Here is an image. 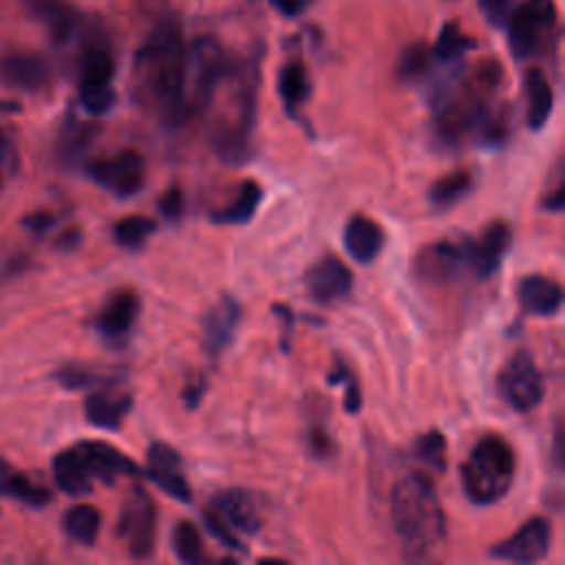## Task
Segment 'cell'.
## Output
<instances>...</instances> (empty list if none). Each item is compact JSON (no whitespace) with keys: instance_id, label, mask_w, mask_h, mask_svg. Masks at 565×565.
Segmentation results:
<instances>
[{"instance_id":"7bdbcfd3","label":"cell","mask_w":565,"mask_h":565,"mask_svg":"<svg viewBox=\"0 0 565 565\" xmlns=\"http://www.w3.org/2000/svg\"><path fill=\"white\" fill-rule=\"evenodd\" d=\"M479 7L492 26H505L514 2L512 0H479Z\"/></svg>"},{"instance_id":"7dc6e473","label":"cell","mask_w":565,"mask_h":565,"mask_svg":"<svg viewBox=\"0 0 565 565\" xmlns=\"http://www.w3.org/2000/svg\"><path fill=\"white\" fill-rule=\"evenodd\" d=\"M309 444H311V448H313V452H316L318 457H324V455H329V452L333 450V444H331L329 435H324L322 428H313V430H311Z\"/></svg>"},{"instance_id":"e0dca14e","label":"cell","mask_w":565,"mask_h":565,"mask_svg":"<svg viewBox=\"0 0 565 565\" xmlns=\"http://www.w3.org/2000/svg\"><path fill=\"white\" fill-rule=\"evenodd\" d=\"M234 534L254 536L260 530V512L256 499L247 490H223L212 499L210 508Z\"/></svg>"},{"instance_id":"8d00e7d4","label":"cell","mask_w":565,"mask_h":565,"mask_svg":"<svg viewBox=\"0 0 565 565\" xmlns=\"http://www.w3.org/2000/svg\"><path fill=\"white\" fill-rule=\"evenodd\" d=\"M430 57H433V51H428L422 44H415V46L406 49L399 64H397V75L402 79H408V82L422 77L430 66Z\"/></svg>"},{"instance_id":"8fae6325","label":"cell","mask_w":565,"mask_h":565,"mask_svg":"<svg viewBox=\"0 0 565 565\" xmlns=\"http://www.w3.org/2000/svg\"><path fill=\"white\" fill-rule=\"evenodd\" d=\"M550 539V521L543 516H532L514 534L494 543L490 547V556L508 563H536L547 554Z\"/></svg>"},{"instance_id":"f5cc1de1","label":"cell","mask_w":565,"mask_h":565,"mask_svg":"<svg viewBox=\"0 0 565 565\" xmlns=\"http://www.w3.org/2000/svg\"><path fill=\"white\" fill-rule=\"evenodd\" d=\"M563 435H561V426H556V433H554V463L556 468H561L563 463Z\"/></svg>"},{"instance_id":"60d3db41","label":"cell","mask_w":565,"mask_h":565,"mask_svg":"<svg viewBox=\"0 0 565 565\" xmlns=\"http://www.w3.org/2000/svg\"><path fill=\"white\" fill-rule=\"evenodd\" d=\"M203 521H205L207 530H210L225 547H230V550H234V552H243V550H245L243 543H241V539H238L210 508L203 512Z\"/></svg>"},{"instance_id":"5bb4252c","label":"cell","mask_w":565,"mask_h":565,"mask_svg":"<svg viewBox=\"0 0 565 565\" xmlns=\"http://www.w3.org/2000/svg\"><path fill=\"white\" fill-rule=\"evenodd\" d=\"M146 477L152 479L172 499H179L183 503H188L192 499L190 483H188V479L183 475L181 455L172 446H168L163 441H154L148 448Z\"/></svg>"},{"instance_id":"6da1fadb","label":"cell","mask_w":565,"mask_h":565,"mask_svg":"<svg viewBox=\"0 0 565 565\" xmlns=\"http://www.w3.org/2000/svg\"><path fill=\"white\" fill-rule=\"evenodd\" d=\"M135 95L163 126H181L188 104V46L174 22H159L135 55Z\"/></svg>"},{"instance_id":"4316f807","label":"cell","mask_w":565,"mask_h":565,"mask_svg":"<svg viewBox=\"0 0 565 565\" xmlns=\"http://www.w3.org/2000/svg\"><path fill=\"white\" fill-rule=\"evenodd\" d=\"M525 97H527L525 121L532 130H541L547 124L554 106L552 86L541 68H530L525 73Z\"/></svg>"},{"instance_id":"8992f818","label":"cell","mask_w":565,"mask_h":565,"mask_svg":"<svg viewBox=\"0 0 565 565\" xmlns=\"http://www.w3.org/2000/svg\"><path fill=\"white\" fill-rule=\"evenodd\" d=\"M230 60L212 38H199L188 49V104L196 115L212 102L218 84L230 75Z\"/></svg>"},{"instance_id":"83f0119b","label":"cell","mask_w":565,"mask_h":565,"mask_svg":"<svg viewBox=\"0 0 565 565\" xmlns=\"http://www.w3.org/2000/svg\"><path fill=\"white\" fill-rule=\"evenodd\" d=\"M62 525H64V532L77 543L93 545L102 527V512L95 505L77 503L66 510Z\"/></svg>"},{"instance_id":"ac0fdd59","label":"cell","mask_w":565,"mask_h":565,"mask_svg":"<svg viewBox=\"0 0 565 565\" xmlns=\"http://www.w3.org/2000/svg\"><path fill=\"white\" fill-rule=\"evenodd\" d=\"M241 322V305L230 294L221 296L203 318V347L212 358H218L232 342Z\"/></svg>"},{"instance_id":"b9f144b4","label":"cell","mask_w":565,"mask_h":565,"mask_svg":"<svg viewBox=\"0 0 565 565\" xmlns=\"http://www.w3.org/2000/svg\"><path fill=\"white\" fill-rule=\"evenodd\" d=\"M157 207H159V212L166 221L177 223L183 216V192H181V188L172 185L170 190H166L163 196L159 199Z\"/></svg>"},{"instance_id":"44dd1931","label":"cell","mask_w":565,"mask_h":565,"mask_svg":"<svg viewBox=\"0 0 565 565\" xmlns=\"http://www.w3.org/2000/svg\"><path fill=\"white\" fill-rule=\"evenodd\" d=\"M516 298L525 313L552 318L561 311L563 289L554 278L532 274V276L521 278V282L516 287Z\"/></svg>"},{"instance_id":"ab89813d","label":"cell","mask_w":565,"mask_h":565,"mask_svg":"<svg viewBox=\"0 0 565 565\" xmlns=\"http://www.w3.org/2000/svg\"><path fill=\"white\" fill-rule=\"evenodd\" d=\"M55 377L60 380L62 386L71 388V391H77V388H88V386H95L99 382H104V377L86 366H64L55 373Z\"/></svg>"},{"instance_id":"f35d334b","label":"cell","mask_w":565,"mask_h":565,"mask_svg":"<svg viewBox=\"0 0 565 565\" xmlns=\"http://www.w3.org/2000/svg\"><path fill=\"white\" fill-rule=\"evenodd\" d=\"M329 384H344V411L347 413H358L360 411V404H362V393H360V386L353 377V373L349 371L347 364H342L338 360V369H333V373H329L327 377Z\"/></svg>"},{"instance_id":"836d02e7","label":"cell","mask_w":565,"mask_h":565,"mask_svg":"<svg viewBox=\"0 0 565 565\" xmlns=\"http://www.w3.org/2000/svg\"><path fill=\"white\" fill-rule=\"evenodd\" d=\"M475 46V40L463 35L461 29L452 22H448L439 38H437V44L433 49V57L441 60V62H452V60H459L466 51H470Z\"/></svg>"},{"instance_id":"f546056e","label":"cell","mask_w":565,"mask_h":565,"mask_svg":"<svg viewBox=\"0 0 565 565\" xmlns=\"http://www.w3.org/2000/svg\"><path fill=\"white\" fill-rule=\"evenodd\" d=\"M115 75V60L106 46L93 44L84 51L79 62V86L110 84Z\"/></svg>"},{"instance_id":"ba28073f","label":"cell","mask_w":565,"mask_h":565,"mask_svg":"<svg viewBox=\"0 0 565 565\" xmlns=\"http://www.w3.org/2000/svg\"><path fill=\"white\" fill-rule=\"evenodd\" d=\"M497 391L501 399L519 413H525L543 399L545 380L530 351H516L501 369L497 377Z\"/></svg>"},{"instance_id":"f6af8a7d","label":"cell","mask_w":565,"mask_h":565,"mask_svg":"<svg viewBox=\"0 0 565 565\" xmlns=\"http://www.w3.org/2000/svg\"><path fill=\"white\" fill-rule=\"evenodd\" d=\"M22 223H24V227H29L33 234L42 236V234L55 223V218H53L49 212H33V214L24 216Z\"/></svg>"},{"instance_id":"d4e9b609","label":"cell","mask_w":565,"mask_h":565,"mask_svg":"<svg viewBox=\"0 0 565 565\" xmlns=\"http://www.w3.org/2000/svg\"><path fill=\"white\" fill-rule=\"evenodd\" d=\"M278 95L289 117L300 119V108L311 95V77L307 66L300 60L287 62L278 73Z\"/></svg>"},{"instance_id":"9a60e30c","label":"cell","mask_w":565,"mask_h":565,"mask_svg":"<svg viewBox=\"0 0 565 565\" xmlns=\"http://www.w3.org/2000/svg\"><path fill=\"white\" fill-rule=\"evenodd\" d=\"M0 82L15 90L35 93L51 82V66L35 51H11L0 57Z\"/></svg>"},{"instance_id":"484cf974","label":"cell","mask_w":565,"mask_h":565,"mask_svg":"<svg viewBox=\"0 0 565 565\" xmlns=\"http://www.w3.org/2000/svg\"><path fill=\"white\" fill-rule=\"evenodd\" d=\"M53 477L60 490H64L71 497H82L93 490V477L75 446L55 455Z\"/></svg>"},{"instance_id":"f907efd6","label":"cell","mask_w":565,"mask_h":565,"mask_svg":"<svg viewBox=\"0 0 565 565\" xmlns=\"http://www.w3.org/2000/svg\"><path fill=\"white\" fill-rule=\"evenodd\" d=\"M15 468L9 466L4 459H0V494L7 497V486H9V479L13 477Z\"/></svg>"},{"instance_id":"ee69618b","label":"cell","mask_w":565,"mask_h":565,"mask_svg":"<svg viewBox=\"0 0 565 565\" xmlns=\"http://www.w3.org/2000/svg\"><path fill=\"white\" fill-rule=\"evenodd\" d=\"M278 13L287 15V18H294V15H300L302 11H307L311 7L313 0H267Z\"/></svg>"},{"instance_id":"277c9868","label":"cell","mask_w":565,"mask_h":565,"mask_svg":"<svg viewBox=\"0 0 565 565\" xmlns=\"http://www.w3.org/2000/svg\"><path fill=\"white\" fill-rule=\"evenodd\" d=\"M512 446L497 433L483 435L459 466L461 488L477 505H492L508 494L514 481Z\"/></svg>"},{"instance_id":"11a10c76","label":"cell","mask_w":565,"mask_h":565,"mask_svg":"<svg viewBox=\"0 0 565 565\" xmlns=\"http://www.w3.org/2000/svg\"><path fill=\"white\" fill-rule=\"evenodd\" d=\"M2 172H4V166H0V190H2V185H4V177H2Z\"/></svg>"},{"instance_id":"603a6c76","label":"cell","mask_w":565,"mask_h":565,"mask_svg":"<svg viewBox=\"0 0 565 565\" xmlns=\"http://www.w3.org/2000/svg\"><path fill=\"white\" fill-rule=\"evenodd\" d=\"M132 406V397L128 393H115L113 388L93 391L84 402L86 419L106 430H117Z\"/></svg>"},{"instance_id":"52a82bcc","label":"cell","mask_w":565,"mask_h":565,"mask_svg":"<svg viewBox=\"0 0 565 565\" xmlns=\"http://www.w3.org/2000/svg\"><path fill=\"white\" fill-rule=\"evenodd\" d=\"M117 534L132 558H148L157 541V505L152 497L135 486L121 505Z\"/></svg>"},{"instance_id":"bcb514c9","label":"cell","mask_w":565,"mask_h":565,"mask_svg":"<svg viewBox=\"0 0 565 565\" xmlns=\"http://www.w3.org/2000/svg\"><path fill=\"white\" fill-rule=\"evenodd\" d=\"M541 207L547 210V212H561V210L565 207V185H563V181H558L556 188L550 190V192L543 196Z\"/></svg>"},{"instance_id":"e575fe53","label":"cell","mask_w":565,"mask_h":565,"mask_svg":"<svg viewBox=\"0 0 565 565\" xmlns=\"http://www.w3.org/2000/svg\"><path fill=\"white\" fill-rule=\"evenodd\" d=\"M7 497H13V499H18V501H22L26 505H33V508H42V505H46L51 501V492L44 486L31 481L26 475H22L18 470L9 479Z\"/></svg>"},{"instance_id":"681fc988","label":"cell","mask_w":565,"mask_h":565,"mask_svg":"<svg viewBox=\"0 0 565 565\" xmlns=\"http://www.w3.org/2000/svg\"><path fill=\"white\" fill-rule=\"evenodd\" d=\"M205 380H199V384H190L185 391H183V397H185V402H188V406L190 408H194L196 404H199V399H201V395L205 393Z\"/></svg>"},{"instance_id":"ffe728a7","label":"cell","mask_w":565,"mask_h":565,"mask_svg":"<svg viewBox=\"0 0 565 565\" xmlns=\"http://www.w3.org/2000/svg\"><path fill=\"white\" fill-rule=\"evenodd\" d=\"M141 311V298L135 289H117L99 309L95 327L106 338H119L130 331Z\"/></svg>"},{"instance_id":"c3c4849f","label":"cell","mask_w":565,"mask_h":565,"mask_svg":"<svg viewBox=\"0 0 565 565\" xmlns=\"http://www.w3.org/2000/svg\"><path fill=\"white\" fill-rule=\"evenodd\" d=\"M271 311H274V313H278V316H280V320L285 322V342H282V347L287 349V347H289V338H291L294 313H291V309H289V307H285V305H274V307H271Z\"/></svg>"},{"instance_id":"5b68a950","label":"cell","mask_w":565,"mask_h":565,"mask_svg":"<svg viewBox=\"0 0 565 565\" xmlns=\"http://www.w3.org/2000/svg\"><path fill=\"white\" fill-rule=\"evenodd\" d=\"M508 44L516 60L545 55L558 33V11L554 0H523L512 9L508 22Z\"/></svg>"},{"instance_id":"9c48e42d","label":"cell","mask_w":565,"mask_h":565,"mask_svg":"<svg viewBox=\"0 0 565 565\" xmlns=\"http://www.w3.org/2000/svg\"><path fill=\"white\" fill-rule=\"evenodd\" d=\"M88 177L104 190L115 196H132L143 188L146 181V161L137 150H119L108 157L93 159L86 166Z\"/></svg>"},{"instance_id":"f1b7e54d","label":"cell","mask_w":565,"mask_h":565,"mask_svg":"<svg viewBox=\"0 0 565 565\" xmlns=\"http://www.w3.org/2000/svg\"><path fill=\"white\" fill-rule=\"evenodd\" d=\"M472 172L461 168V170H452L444 177H439L430 190H428V201L439 207L446 210L450 205H455L459 199H463L470 190H472Z\"/></svg>"},{"instance_id":"4fadbf2b","label":"cell","mask_w":565,"mask_h":565,"mask_svg":"<svg viewBox=\"0 0 565 565\" xmlns=\"http://www.w3.org/2000/svg\"><path fill=\"white\" fill-rule=\"evenodd\" d=\"M305 287L316 302L329 305L349 296L353 287L351 269L333 254L318 258L305 274Z\"/></svg>"},{"instance_id":"1f68e13d","label":"cell","mask_w":565,"mask_h":565,"mask_svg":"<svg viewBox=\"0 0 565 565\" xmlns=\"http://www.w3.org/2000/svg\"><path fill=\"white\" fill-rule=\"evenodd\" d=\"M172 550L181 563L205 561V545L199 527L192 521H179L172 530Z\"/></svg>"},{"instance_id":"d590c367","label":"cell","mask_w":565,"mask_h":565,"mask_svg":"<svg viewBox=\"0 0 565 565\" xmlns=\"http://www.w3.org/2000/svg\"><path fill=\"white\" fill-rule=\"evenodd\" d=\"M415 455L424 463H428L433 470L444 472L446 470V439L439 430H428L426 435L417 437L415 441Z\"/></svg>"},{"instance_id":"3957f363","label":"cell","mask_w":565,"mask_h":565,"mask_svg":"<svg viewBox=\"0 0 565 565\" xmlns=\"http://www.w3.org/2000/svg\"><path fill=\"white\" fill-rule=\"evenodd\" d=\"M501 84V66L492 60L483 62L459 88L455 97L441 104L435 117V137L441 146H459L477 130L492 108V97Z\"/></svg>"},{"instance_id":"d6a6232c","label":"cell","mask_w":565,"mask_h":565,"mask_svg":"<svg viewBox=\"0 0 565 565\" xmlns=\"http://www.w3.org/2000/svg\"><path fill=\"white\" fill-rule=\"evenodd\" d=\"M97 135V126L95 124H86V121H73L71 126L64 128V132L60 135V143H57V154L64 161H75L79 159L88 146L93 143Z\"/></svg>"},{"instance_id":"4dcf8cb0","label":"cell","mask_w":565,"mask_h":565,"mask_svg":"<svg viewBox=\"0 0 565 565\" xmlns=\"http://www.w3.org/2000/svg\"><path fill=\"white\" fill-rule=\"evenodd\" d=\"M157 230V221L150 216H124L113 225V236L117 245L126 249H139Z\"/></svg>"},{"instance_id":"db71d44e","label":"cell","mask_w":565,"mask_h":565,"mask_svg":"<svg viewBox=\"0 0 565 565\" xmlns=\"http://www.w3.org/2000/svg\"><path fill=\"white\" fill-rule=\"evenodd\" d=\"M60 245H64V247H73V245H77L79 243V232L77 230H68L66 232V236H60V241H57Z\"/></svg>"},{"instance_id":"cb8c5ba5","label":"cell","mask_w":565,"mask_h":565,"mask_svg":"<svg viewBox=\"0 0 565 565\" xmlns=\"http://www.w3.org/2000/svg\"><path fill=\"white\" fill-rule=\"evenodd\" d=\"M260 201H263L260 183L247 179L238 185V190L230 203L210 212V221L216 225H245L254 218Z\"/></svg>"},{"instance_id":"7a4b0ae2","label":"cell","mask_w":565,"mask_h":565,"mask_svg":"<svg viewBox=\"0 0 565 565\" xmlns=\"http://www.w3.org/2000/svg\"><path fill=\"white\" fill-rule=\"evenodd\" d=\"M388 512L393 530L411 558H422L446 536V516L433 481L408 472L393 483Z\"/></svg>"},{"instance_id":"7402d4cb","label":"cell","mask_w":565,"mask_h":565,"mask_svg":"<svg viewBox=\"0 0 565 565\" xmlns=\"http://www.w3.org/2000/svg\"><path fill=\"white\" fill-rule=\"evenodd\" d=\"M344 247L349 252V256L362 265L373 263L382 247H384V230L377 221L364 216V214H353L347 225H344V234H342Z\"/></svg>"},{"instance_id":"2e32d148","label":"cell","mask_w":565,"mask_h":565,"mask_svg":"<svg viewBox=\"0 0 565 565\" xmlns=\"http://www.w3.org/2000/svg\"><path fill=\"white\" fill-rule=\"evenodd\" d=\"M75 448H77L79 457L84 459L93 479L113 483L117 477L141 475V468L128 455H124L119 448H115L106 441L86 439V441H79Z\"/></svg>"},{"instance_id":"74e56055","label":"cell","mask_w":565,"mask_h":565,"mask_svg":"<svg viewBox=\"0 0 565 565\" xmlns=\"http://www.w3.org/2000/svg\"><path fill=\"white\" fill-rule=\"evenodd\" d=\"M115 90L110 84H102V86H79V102L84 106V110H88L90 115H104L115 106Z\"/></svg>"},{"instance_id":"816d5d0a","label":"cell","mask_w":565,"mask_h":565,"mask_svg":"<svg viewBox=\"0 0 565 565\" xmlns=\"http://www.w3.org/2000/svg\"><path fill=\"white\" fill-rule=\"evenodd\" d=\"M11 143H9V139H7V135L0 130V166H4V168H9V161H11Z\"/></svg>"},{"instance_id":"7c38bea8","label":"cell","mask_w":565,"mask_h":565,"mask_svg":"<svg viewBox=\"0 0 565 565\" xmlns=\"http://www.w3.org/2000/svg\"><path fill=\"white\" fill-rule=\"evenodd\" d=\"M512 243V230L505 221H492L483 227V232L466 243V256H468V267L479 276V278H490L503 256L508 254Z\"/></svg>"},{"instance_id":"30bf717a","label":"cell","mask_w":565,"mask_h":565,"mask_svg":"<svg viewBox=\"0 0 565 565\" xmlns=\"http://www.w3.org/2000/svg\"><path fill=\"white\" fill-rule=\"evenodd\" d=\"M466 243H468V238H463V241H435V243L422 247L419 254L415 256V263H413L415 276L422 282H433V285L455 280L468 267Z\"/></svg>"},{"instance_id":"d6986e66","label":"cell","mask_w":565,"mask_h":565,"mask_svg":"<svg viewBox=\"0 0 565 565\" xmlns=\"http://www.w3.org/2000/svg\"><path fill=\"white\" fill-rule=\"evenodd\" d=\"M24 7L55 44L71 42L79 31V13L68 0H24Z\"/></svg>"}]
</instances>
